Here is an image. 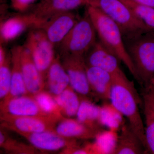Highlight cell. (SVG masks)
Masks as SVG:
<instances>
[{
	"instance_id": "obj_1",
	"label": "cell",
	"mask_w": 154,
	"mask_h": 154,
	"mask_svg": "<svg viewBox=\"0 0 154 154\" xmlns=\"http://www.w3.org/2000/svg\"><path fill=\"white\" fill-rule=\"evenodd\" d=\"M113 79L110 103L127 119L130 126L140 139L147 152L145 126L139 109L140 101L134 85L125 73Z\"/></svg>"
},
{
	"instance_id": "obj_2",
	"label": "cell",
	"mask_w": 154,
	"mask_h": 154,
	"mask_svg": "<svg viewBox=\"0 0 154 154\" xmlns=\"http://www.w3.org/2000/svg\"><path fill=\"white\" fill-rule=\"evenodd\" d=\"M86 11L94 24L99 41L124 63L134 78L138 82L136 71L127 50L119 26L99 9L87 5Z\"/></svg>"
},
{
	"instance_id": "obj_3",
	"label": "cell",
	"mask_w": 154,
	"mask_h": 154,
	"mask_svg": "<svg viewBox=\"0 0 154 154\" xmlns=\"http://www.w3.org/2000/svg\"><path fill=\"white\" fill-rule=\"evenodd\" d=\"M123 38L138 82L147 88L154 79V30Z\"/></svg>"
},
{
	"instance_id": "obj_4",
	"label": "cell",
	"mask_w": 154,
	"mask_h": 154,
	"mask_svg": "<svg viewBox=\"0 0 154 154\" xmlns=\"http://www.w3.org/2000/svg\"><path fill=\"white\" fill-rule=\"evenodd\" d=\"M87 5L99 9L118 25L123 37L154 30L145 24L120 0H86Z\"/></svg>"
},
{
	"instance_id": "obj_5",
	"label": "cell",
	"mask_w": 154,
	"mask_h": 154,
	"mask_svg": "<svg viewBox=\"0 0 154 154\" xmlns=\"http://www.w3.org/2000/svg\"><path fill=\"white\" fill-rule=\"evenodd\" d=\"M97 33L87 12L58 45L61 56L85 57L96 41Z\"/></svg>"
},
{
	"instance_id": "obj_6",
	"label": "cell",
	"mask_w": 154,
	"mask_h": 154,
	"mask_svg": "<svg viewBox=\"0 0 154 154\" xmlns=\"http://www.w3.org/2000/svg\"><path fill=\"white\" fill-rule=\"evenodd\" d=\"M23 46L29 51L40 75L46 82L48 72L56 55L54 45L41 28L29 31Z\"/></svg>"
},
{
	"instance_id": "obj_7",
	"label": "cell",
	"mask_w": 154,
	"mask_h": 154,
	"mask_svg": "<svg viewBox=\"0 0 154 154\" xmlns=\"http://www.w3.org/2000/svg\"><path fill=\"white\" fill-rule=\"evenodd\" d=\"M61 119L51 116H17L1 113L2 128L14 131L19 134L54 131L56 124Z\"/></svg>"
},
{
	"instance_id": "obj_8",
	"label": "cell",
	"mask_w": 154,
	"mask_h": 154,
	"mask_svg": "<svg viewBox=\"0 0 154 154\" xmlns=\"http://www.w3.org/2000/svg\"><path fill=\"white\" fill-rule=\"evenodd\" d=\"M60 57L63 67L68 75L72 88L83 97L91 94L85 57L66 55L61 56Z\"/></svg>"
},
{
	"instance_id": "obj_9",
	"label": "cell",
	"mask_w": 154,
	"mask_h": 154,
	"mask_svg": "<svg viewBox=\"0 0 154 154\" xmlns=\"http://www.w3.org/2000/svg\"><path fill=\"white\" fill-rule=\"evenodd\" d=\"M46 21L38 19L31 12L17 15L1 22V45L15 40L30 28H41Z\"/></svg>"
},
{
	"instance_id": "obj_10",
	"label": "cell",
	"mask_w": 154,
	"mask_h": 154,
	"mask_svg": "<svg viewBox=\"0 0 154 154\" xmlns=\"http://www.w3.org/2000/svg\"><path fill=\"white\" fill-rule=\"evenodd\" d=\"M80 19L72 11L60 13L48 19L41 29L55 46L63 40Z\"/></svg>"
},
{
	"instance_id": "obj_11",
	"label": "cell",
	"mask_w": 154,
	"mask_h": 154,
	"mask_svg": "<svg viewBox=\"0 0 154 154\" xmlns=\"http://www.w3.org/2000/svg\"><path fill=\"white\" fill-rule=\"evenodd\" d=\"M86 64L108 72L113 77L124 74L119 65L118 58L97 41L85 56Z\"/></svg>"
},
{
	"instance_id": "obj_12",
	"label": "cell",
	"mask_w": 154,
	"mask_h": 154,
	"mask_svg": "<svg viewBox=\"0 0 154 154\" xmlns=\"http://www.w3.org/2000/svg\"><path fill=\"white\" fill-rule=\"evenodd\" d=\"M19 134L25 137L33 147L40 150L55 151L79 146L76 139L63 137L54 131H45Z\"/></svg>"
},
{
	"instance_id": "obj_13",
	"label": "cell",
	"mask_w": 154,
	"mask_h": 154,
	"mask_svg": "<svg viewBox=\"0 0 154 154\" xmlns=\"http://www.w3.org/2000/svg\"><path fill=\"white\" fill-rule=\"evenodd\" d=\"M1 113L17 116L56 117L44 113L33 96L28 95L1 101Z\"/></svg>"
},
{
	"instance_id": "obj_14",
	"label": "cell",
	"mask_w": 154,
	"mask_h": 154,
	"mask_svg": "<svg viewBox=\"0 0 154 154\" xmlns=\"http://www.w3.org/2000/svg\"><path fill=\"white\" fill-rule=\"evenodd\" d=\"M84 5H87L86 0H40L32 7L30 12L46 21L56 14L72 11Z\"/></svg>"
},
{
	"instance_id": "obj_15",
	"label": "cell",
	"mask_w": 154,
	"mask_h": 154,
	"mask_svg": "<svg viewBox=\"0 0 154 154\" xmlns=\"http://www.w3.org/2000/svg\"><path fill=\"white\" fill-rule=\"evenodd\" d=\"M22 75L28 95L33 96L43 91L45 82L38 72L29 51L22 45L21 52Z\"/></svg>"
},
{
	"instance_id": "obj_16",
	"label": "cell",
	"mask_w": 154,
	"mask_h": 154,
	"mask_svg": "<svg viewBox=\"0 0 154 154\" xmlns=\"http://www.w3.org/2000/svg\"><path fill=\"white\" fill-rule=\"evenodd\" d=\"M103 131L90 127L77 119L64 118L57 122L54 129L57 134L63 137L76 140L96 138Z\"/></svg>"
},
{
	"instance_id": "obj_17",
	"label": "cell",
	"mask_w": 154,
	"mask_h": 154,
	"mask_svg": "<svg viewBox=\"0 0 154 154\" xmlns=\"http://www.w3.org/2000/svg\"><path fill=\"white\" fill-rule=\"evenodd\" d=\"M86 71L91 92L100 99L110 100L113 76L104 70L87 64Z\"/></svg>"
},
{
	"instance_id": "obj_18",
	"label": "cell",
	"mask_w": 154,
	"mask_h": 154,
	"mask_svg": "<svg viewBox=\"0 0 154 154\" xmlns=\"http://www.w3.org/2000/svg\"><path fill=\"white\" fill-rule=\"evenodd\" d=\"M22 46L17 45L11 49V83L10 93L2 101L18 96L28 95L22 75L21 63Z\"/></svg>"
},
{
	"instance_id": "obj_19",
	"label": "cell",
	"mask_w": 154,
	"mask_h": 154,
	"mask_svg": "<svg viewBox=\"0 0 154 154\" xmlns=\"http://www.w3.org/2000/svg\"><path fill=\"white\" fill-rule=\"evenodd\" d=\"M45 83L53 96L62 93L70 85L69 79L62 63L60 56L56 55L48 72Z\"/></svg>"
},
{
	"instance_id": "obj_20",
	"label": "cell",
	"mask_w": 154,
	"mask_h": 154,
	"mask_svg": "<svg viewBox=\"0 0 154 154\" xmlns=\"http://www.w3.org/2000/svg\"><path fill=\"white\" fill-rule=\"evenodd\" d=\"M147 152L140 139L129 125H125L117 137L113 154H141Z\"/></svg>"
},
{
	"instance_id": "obj_21",
	"label": "cell",
	"mask_w": 154,
	"mask_h": 154,
	"mask_svg": "<svg viewBox=\"0 0 154 154\" xmlns=\"http://www.w3.org/2000/svg\"><path fill=\"white\" fill-rule=\"evenodd\" d=\"M144 113L145 118V134L147 152L154 154V96L146 89L143 95Z\"/></svg>"
},
{
	"instance_id": "obj_22",
	"label": "cell",
	"mask_w": 154,
	"mask_h": 154,
	"mask_svg": "<svg viewBox=\"0 0 154 154\" xmlns=\"http://www.w3.org/2000/svg\"><path fill=\"white\" fill-rule=\"evenodd\" d=\"M101 107L95 105L91 101L83 97L76 114L77 119L83 124L95 128L102 129L99 122Z\"/></svg>"
},
{
	"instance_id": "obj_23",
	"label": "cell",
	"mask_w": 154,
	"mask_h": 154,
	"mask_svg": "<svg viewBox=\"0 0 154 154\" xmlns=\"http://www.w3.org/2000/svg\"><path fill=\"white\" fill-rule=\"evenodd\" d=\"M54 98L60 108L62 115L68 117L76 116L82 98L70 86Z\"/></svg>"
},
{
	"instance_id": "obj_24",
	"label": "cell",
	"mask_w": 154,
	"mask_h": 154,
	"mask_svg": "<svg viewBox=\"0 0 154 154\" xmlns=\"http://www.w3.org/2000/svg\"><path fill=\"white\" fill-rule=\"evenodd\" d=\"M117 137L116 136V131H101L95 138V143L91 144L92 153L113 154Z\"/></svg>"
},
{
	"instance_id": "obj_25",
	"label": "cell",
	"mask_w": 154,
	"mask_h": 154,
	"mask_svg": "<svg viewBox=\"0 0 154 154\" xmlns=\"http://www.w3.org/2000/svg\"><path fill=\"white\" fill-rule=\"evenodd\" d=\"M122 116L111 103H105L101 107L99 122L102 126L104 125L110 130L116 131L122 125Z\"/></svg>"
},
{
	"instance_id": "obj_26",
	"label": "cell",
	"mask_w": 154,
	"mask_h": 154,
	"mask_svg": "<svg viewBox=\"0 0 154 154\" xmlns=\"http://www.w3.org/2000/svg\"><path fill=\"white\" fill-rule=\"evenodd\" d=\"M33 97L44 113L61 119L63 118L60 108L51 94L42 91Z\"/></svg>"
},
{
	"instance_id": "obj_27",
	"label": "cell",
	"mask_w": 154,
	"mask_h": 154,
	"mask_svg": "<svg viewBox=\"0 0 154 154\" xmlns=\"http://www.w3.org/2000/svg\"><path fill=\"white\" fill-rule=\"evenodd\" d=\"M140 19L154 30V9L142 5L134 0H120Z\"/></svg>"
},
{
	"instance_id": "obj_28",
	"label": "cell",
	"mask_w": 154,
	"mask_h": 154,
	"mask_svg": "<svg viewBox=\"0 0 154 154\" xmlns=\"http://www.w3.org/2000/svg\"><path fill=\"white\" fill-rule=\"evenodd\" d=\"M11 83V55L7 54L5 59L0 65V99L3 100L10 93Z\"/></svg>"
},
{
	"instance_id": "obj_29",
	"label": "cell",
	"mask_w": 154,
	"mask_h": 154,
	"mask_svg": "<svg viewBox=\"0 0 154 154\" xmlns=\"http://www.w3.org/2000/svg\"><path fill=\"white\" fill-rule=\"evenodd\" d=\"M0 146L7 151L15 153L32 154L35 152L34 147L29 146L9 137L3 128L0 132Z\"/></svg>"
},
{
	"instance_id": "obj_30",
	"label": "cell",
	"mask_w": 154,
	"mask_h": 154,
	"mask_svg": "<svg viewBox=\"0 0 154 154\" xmlns=\"http://www.w3.org/2000/svg\"><path fill=\"white\" fill-rule=\"evenodd\" d=\"M38 0H11L13 8L19 13H24L34 6ZM40 1V0H39Z\"/></svg>"
},
{
	"instance_id": "obj_31",
	"label": "cell",
	"mask_w": 154,
	"mask_h": 154,
	"mask_svg": "<svg viewBox=\"0 0 154 154\" xmlns=\"http://www.w3.org/2000/svg\"><path fill=\"white\" fill-rule=\"evenodd\" d=\"M142 5L154 9V0H134Z\"/></svg>"
},
{
	"instance_id": "obj_32",
	"label": "cell",
	"mask_w": 154,
	"mask_h": 154,
	"mask_svg": "<svg viewBox=\"0 0 154 154\" xmlns=\"http://www.w3.org/2000/svg\"><path fill=\"white\" fill-rule=\"evenodd\" d=\"M146 89L150 91L154 96V79L152 81L148 87L146 88Z\"/></svg>"
}]
</instances>
